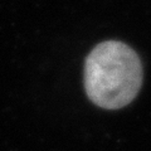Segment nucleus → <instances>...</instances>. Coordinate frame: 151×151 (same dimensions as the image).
<instances>
[{
	"label": "nucleus",
	"mask_w": 151,
	"mask_h": 151,
	"mask_svg": "<svg viewBox=\"0 0 151 151\" xmlns=\"http://www.w3.org/2000/svg\"><path fill=\"white\" fill-rule=\"evenodd\" d=\"M142 83L139 55L117 40L100 43L84 64V87L88 98L106 110L125 107L134 100Z\"/></svg>",
	"instance_id": "1"
}]
</instances>
